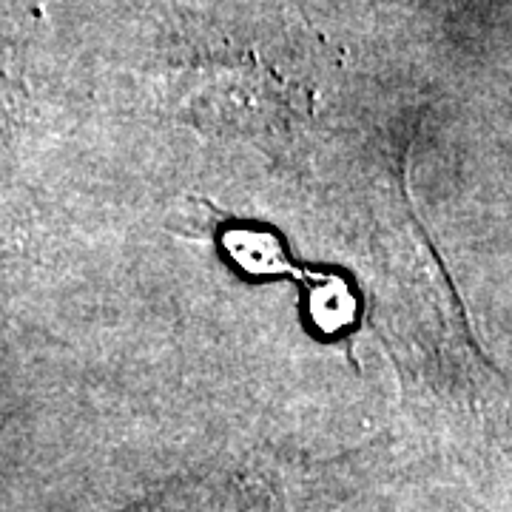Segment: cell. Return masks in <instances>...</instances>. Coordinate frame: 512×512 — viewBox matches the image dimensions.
<instances>
[{
  "instance_id": "7a4b0ae2",
  "label": "cell",
  "mask_w": 512,
  "mask_h": 512,
  "mask_svg": "<svg viewBox=\"0 0 512 512\" xmlns=\"http://www.w3.org/2000/svg\"><path fill=\"white\" fill-rule=\"evenodd\" d=\"M313 313H316V322L322 325V330H339L342 325H348L356 313V299L350 296L342 279H325V288L316 291L313 296Z\"/></svg>"
},
{
  "instance_id": "6da1fadb",
  "label": "cell",
  "mask_w": 512,
  "mask_h": 512,
  "mask_svg": "<svg viewBox=\"0 0 512 512\" xmlns=\"http://www.w3.org/2000/svg\"><path fill=\"white\" fill-rule=\"evenodd\" d=\"M228 248L237 259L239 265L251 268L256 274H282V271H291V265L285 262V256L279 251L274 239L265 237V234H248V231H234L228 234Z\"/></svg>"
}]
</instances>
